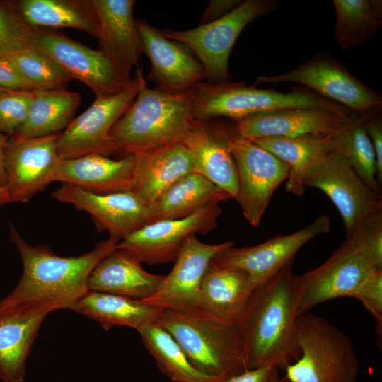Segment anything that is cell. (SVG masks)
I'll use <instances>...</instances> for the list:
<instances>
[{
    "label": "cell",
    "instance_id": "cell-46",
    "mask_svg": "<svg viewBox=\"0 0 382 382\" xmlns=\"http://www.w3.org/2000/svg\"><path fill=\"white\" fill-rule=\"evenodd\" d=\"M279 369L275 367L270 377V382H291L285 376H281Z\"/></svg>",
    "mask_w": 382,
    "mask_h": 382
},
{
    "label": "cell",
    "instance_id": "cell-5",
    "mask_svg": "<svg viewBox=\"0 0 382 382\" xmlns=\"http://www.w3.org/2000/svg\"><path fill=\"white\" fill-rule=\"evenodd\" d=\"M193 119L209 121L219 117L239 120L256 113L291 108L330 110L347 116L350 111L306 90L289 93L260 89L244 82L199 83L192 89Z\"/></svg>",
    "mask_w": 382,
    "mask_h": 382
},
{
    "label": "cell",
    "instance_id": "cell-6",
    "mask_svg": "<svg viewBox=\"0 0 382 382\" xmlns=\"http://www.w3.org/2000/svg\"><path fill=\"white\" fill-rule=\"evenodd\" d=\"M300 357L284 369L291 382H357L359 363L348 336L306 312L296 319Z\"/></svg>",
    "mask_w": 382,
    "mask_h": 382
},
{
    "label": "cell",
    "instance_id": "cell-25",
    "mask_svg": "<svg viewBox=\"0 0 382 382\" xmlns=\"http://www.w3.org/2000/svg\"><path fill=\"white\" fill-rule=\"evenodd\" d=\"M132 190L147 205L184 176L195 173L192 156L182 142L134 154Z\"/></svg>",
    "mask_w": 382,
    "mask_h": 382
},
{
    "label": "cell",
    "instance_id": "cell-35",
    "mask_svg": "<svg viewBox=\"0 0 382 382\" xmlns=\"http://www.w3.org/2000/svg\"><path fill=\"white\" fill-rule=\"evenodd\" d=\"M335 40L341 49L361 45L382 26L381 0H333Z\"/></svg>",
    "mask_w": 382,
    "mask_h": 382
},
{
    "label": "cell",
    "instance_id": "cell-26",
    "mask_svg": "<svg viewBox=\"0 0 382 382\" xmlns=\"http://www.w3.org/2000/svg\"><path fill=\"white\" fill-rule=\"evenodd\" d=\"M164 277L146 272L140 262L116 248L93 270L88 289L144 300L156 291Z\"/></svg>",
    "mask_w": 382,
    "mask_h": 382
},
{
    "label": "cell",
    "instance_id": "cell-24",
    "mask_svg": "<svg viewBox=\"0 0 382 382\" xmlns=\"http://www.w3.org/2000/svg\"><path fill=\"white\" fill-rule=\"evenodd\" d=\"M135 155L114 160L100 154L61 159L54 182L69 183L96 194L132 190Z\"/></svg>",
    "mask_w": 382,
    "mask_h": 382
},
{
    "label": "cell",
    "instance_id": "cell-15",
    "mask_svg": "<svg viewBox=\"0 0 382 382\" xmlns=\"http://www.w3.org/2000/svg\"><path fill=\"white\" fill-rule=\"evenodd\" d=\"M330 231V219L320 215L306 227L287 235H278L253 246L228 248L216 255L215 265L245 272L254 289L283 268L292 265L300 248L312 238Z\"/></svg>",
    "mask_w": 382,
    "mask_h": 382
},
{
    "label": "cell",
    "instance_id": "cell-20",
    "mask_svg": "<svg viewBox=\"0 0 382 382\" xmlns=\"http://www.w3.org/2000/svg\"><path fill=\"white\" fill-rule=\"evenodd\" d=\"M347 116L321 108H285L234 120L233 129L237 137L250 141L269 137L328 135L338 129Z\"/></svg>",
    "mask_w": 382,
    "mask_h": 382
},
{
    "label": "cell",
    "instance_id": "cell-23",
    "mask_svg": "<svg viewBox=\"0 0 382 382\" xmlns=\"http://www.w3.org/2000/svg\"><path fill=\"white\" fill-rule=\"evenodd\" d=\"M54 310L45 305H26L0 313V378L22 382L26 359L46 316Z\"/></svg>",
    "mask_w": 382,
    "mask_h": 382
},
{
    "label": "cell",
    "instance_id": "cell-13",
    "mask_svg": "<svg viewBox=\"0 0 382 382\" xmlns=\"http://www.w3.org/2000/svg\"><path fill=\"white\" fill-rule=\"evenodd\" d=\"M238 173L236 199L249 224L258 226L276 188L286 180L289 166L253 141L233 133L229 141Z\"/></svg>",
    "mask_w": 382,
    "mask_h": 382
},
{
    "label": "cell",
    "instance_id": "cell-12",
    "mask_svg": "<svg viewBox=\"0 0 382 382\" xmlns=\"http://www.w3.org/2000/svg\"><path fill=\"white\" fill-rule=\"evenodd\" d=\"M32 42L71 79L87 86L96 98L115 94L133 79L123 74L100 50L44 28H33Z\"/></svg>",
    "mask_w": 382,
    "mask_h": 382
},
{
    "label": "cell",
    "instance_id": "cell-40",
    "mask_svg": "<svg viewBox=\"0 0 382 382\" xmlns=\"http://www.w3.org/2000/svg\"><path fill=\"white\" fill-rule=\"evenodd\" d=\"M349 236L376 267L382 269V216L362 223Z\"/></svg>",
    "mask_w": 382,
    "mask_h": 382
},
{
    "label": "cell",
    "instance_id": "cell-34",
    "mask_svg": "<svg viewBox=\"0 0 382 382\" xmlns=\"http://www.w3.org/2000/svg\"><path fill=\"white\" fill-rule=\"evenodd\" d=\"M138 332L158 369L173 382H224L197 370L172 335L155 322Z\"/></svg>",
    "mask_w": 382,
    "mask_h": 382
},
{
    "label": "cell",
    "instance_id": "cell-3",
    "mask_svg": "<svg viewBox=\"0 0 382 382\" xmlns=\"http://www.w3.org/2000/svg\"><path fill=\"white\" fill-rule=\"evenodd\" d=\"M156 323L166 330L199 372L223 381L248 370L237 322L202 308L162 309Z\"/></svg>",
    "mask_w": 382,
    "mask_h": 382
},
{
    "label": "cell",
    "instance_id": "cell-47",
    "mask_svg": "<svg viewBox=\"0 0 382 382\" xmlns=\"http://www.w3.org/2000/svg\"><path fill=\"white\" fill-rule=\"evenodd\" d=\"M9 203V198L5 187L0 185V207Z\"/></svg>",
    "mask_w": 382,
    "mask_h": 382
},
{
    "label": "cell",
    "instance_id": "cell-28",
    "mask_svg": "<svg viewBox=\"0 0 382 382\" xmlns=\"http://www.w3.org/2000/svg\"><path fill=\"white\" fill-rule=\"evenodd\" d=\"M253 288L245 272L209 264L201 286V306L214 316L237 322Z\"/></svg>",
    "mask_w": 382,
    "mask_h": 382
},
{
    "label": "cell",
    "instance_id": "cell-27",
    "mask_svg": "<svg viewBox=\"0 0 382 382\" xmlns=\"http://www.w3.org/2000/svg\"><path fill=\"white\" fill-rule=\"evenodd\" d=\"M231 199L228 193L211 181L197 173H192L178 180L146 205L148 224L183 219L211 203Z\"/></svg>",
    "mask_w": 382,
    "mask_h": 382
},
{
    "label": "cell",
    "instance_id": "cell-14",
    "mask_svg": "<svg viewBox=\"0 0 382 382\" xmlns=\"http://www.w3.org/2000/svg\"><path fill=\"white\" fill-rule=\"evenodd\" d=\"M60 133V132H59ZM59 133L42 137H8L4 157L9 203H25L54 182L60 161Z\"/></svg>",
    "mask_w": 382,
    "mask_h": 382
},
{
    "label": "cell",
    "instance_id": "cell-16",
    "mask_svg": "<svg viewBox=\"0 0 382 382\" xmlns=\"http://www.w3.org/2000/svg\"><path fill=\"white\" fill-rule=\"evenodd\" d=\"M221 213L219 203L214 202L183 219L147 224L119 241L117 248L141 263L175 262L185 239L215 228Z\"/></svg>",
    "mask_w": 382,
    "mask_h": 382
},
{
    "label": "cell",
    "instance_id": "cell-19",
    "mask_svg": "<svg viewBox=\"0 0 382 382\" xmlns=\"http://www.w3.org/2000/svg\"><path fill=\"white\" fill-rule=\"evenodd\" d=\"M142 52L149 59L148 78L156 88L178 93L193 88L206 79L204 69L185 45L166 38L147 21L135 18Z\"/></svg>",
    "mask_w": 382,
    "mask_h": 382
},
{
    "label": "cell",
    "instance_id": "cell-11",
    "mask_svg": "<svg viewBox=\"0 0 382 382\" xmlns=\"http://www.w3.org/2000/svg\"><path fill=\"white\" fill-rule=\"evenodd\" d=\"M304 187L325 193L338 209L346 237L360 224L382 216V199L339 154L331 151L308 172Z\"/></svg>",
    "mask_w": 382,
    "mask_h": 382
},
{
    "label": "cell",
    "instance_id": "cell-43",
    "mask_svg": "<svg viewBox=\"0 0 382 382\" xmlns=\"http://www.w3.org/2000/svg\"><path fill=\"white\" fill-rule=\"evenodd\" d=\"M243 1L241 0H212L203 13L201 25L214 21L228 14Z\"/></svg>",
    "mask_w": 382,
    "mask_h": 382
},
{
    "label": "cell",
    "instance_id": "cell-4",
    "mask_svg": "<svg viewBox=\"0 0 382 382\" xmlns=\"http://www.w3.org/2000/svg\"><path fill=\"white\" fill-rule=\"evenodd\" d=\"M192 89L170 93L149 88L144 81L110 131L119 151L125 156L182 142L194 120Z\"/></svg>",
    "mask_w": 382,
    "mask_h": 382
},
{
    "label": "cell",
    "instance_id": "cell-29",
    "mask_svg": "<svg viewBox=\"0 0 382 382\" xmlns=\"http://www.w3.org/2000/svg\"><path fill=\"white\" fill-rule=\"evenodd\" d=\"M289 166L285 190L303 195L304 180L311 168L332 151V134L294 138L269 137L252 140Z\"/></svg>",
    "mask_w": 382,
    "mask_h": 382
},
{
    "label": "cell",
    "instance_id": "cell-21",
    "mask_svg": "<svg viewBox=\"0 0 382 382\" xmlns=\"http://www.w3.org/2000/svg\"><path fill=\"white\" fill-rule=\"evenodd\" d=\"M233 125L193 120L182 141L190 153L197 173L235 199L238 173L229 141Z\"/></svg>",
    "mask_w": 382,
    "mask_h": 382
},
{
    "label": "cell",
    "instance_id": "cell-41",
    "mask_svg": "<svg viewBox=\"0 0 382 382\" xmlns=\"http://www.w3.org/2000/svg\"><path fill=\"white\" fill-rule=\"evenodd\" d=\"M0 88L15 91L36 90L12 62L3 57H0Z\"/></svg>",
    "mask_w": 382,
    "mask_h": 382
},
{
    "label": "cell",
    "instance_id": "cell-32",
    "mask_svg": "<svg viewBox=\"0 0 382 382\" xmlns=\"http://www.w3.org/2000/svg\"><path fill=\"white\" fill-rule=\"evenodd\" d=\"M81 103L77 92L65 88L34 90L26 119L15 134L36 137L59 133L73 120Z\"/></svg>",
    "mask_w": 382,
    "mask_h": 382
},
{
    "label": "cell",
    "instance_id": "cell-2",
    "mask_svg": "<svg viewBox=\"0 0 382 382\" xmlns=\"http://www.w3.org/2000/svg\"><path fill=\"white\" fill-rule=\"evenodd\" d=\"M291 266L253 289L238 320L248 369H285L301 356Z\"/></svg>",
    "mask_w": 382,
    "mask_h": 382
},
{
    "label": "cell",
    "instance_id": "cell-9",
    "mask_svg": "<svg viewBox=\"0 0 382 382\" xmlns=\"http://www.w3.org/2000/svg\"><path fill=\"white\" fill-rule=\"evenodd\" d=\"M378 270L351 236L346 237L322 265L294 275L295 313L298 316L314 306L339 297H352L360 284Z\"/></svg>",
    "mask_w": 382,
    "mask_h": 382
},
{
    "label": "cell",
    "instance_id": "cell-42",
    "mask_svg": "<svg viewBox=\"0 0 382 382\" xmlns=\"http://www.w3.org/2000/svg\"><path fill=\"white\" fill-rule=\"evenodd\" d=\"M364 127L373 146L376 161V180H382V120L376 112L363 114Z\"/></svg>",
    "mask_w": 382,
    "mask_h": 382
},
{
    "label": "cell",
    "instance_id": "cell-48",
    "mask_svg": "<svg viewBox=\"0 0 382 382\" xmlns=\"http://www.w3.org/2000/svg\"><path fill=\"white\" fill-rule=\"evenodd\" d=\"M6 91H8V90L0 88V93L5 92Z\"/></svg>",
    "mask_w": 382,
    "mask_h": 382
},
{
    "label": "cell",
    "instance_id": "cell-1",
    "mask_svg": "<svg viewBox=\"0 0 382 382\" xmlns=\"http://www.w3.org/2000/svg\"><path fill=\"white\" fill-rule=\"evenodd\" d=\"M9 238L20 253L23 270L15 289L0 300V313L26 305L72 310L89 291L88 279L93 270L119 243L109 236L90 252L77 257H62L48 246L28 244L12 224Z\"/></svg>",
    "mask_w": 382,
    "mask_h": 382
},
{
    "label": "cell",
    "instance_id": "cell-38",
    "mask_svg": "<svg viewBox=\"0 0 382 382\" xmlns=\"http://www.w3.org/2000/svg\"><path fill=\"white\" fill-rule=\"evenodd\" d=\"M33 91H6L0 93V132L14 134L25 122Z\"/></svg>",
    "mask_w": 382,
    "mask_h": 382
},
{
    "label": "cell",
    "instance_id": "cell-33",
    "mask_svg": "<svg viewBox=\"0 0 382 382\" xmlns=\"http://www.w3.org/2000/svg\"><path fill=\"white\" fill-rule=\"evenodd\" d=\"M332 151L341 155L360 178L379 193L375 153L364 127L363 114L351 112L332 133Z\"/></svg>",
    "mask_w": 382,
    "mask_h": 382
},
{
    "label": "cell",
    "instance_id": "cell-36",
    "mask_svg": "<svg viewBox=\"0 0 382 382\" xmlns=\"http://www.w3.org/2000/svg\"><path fill=\"white\" fill-rule=\"evenodd\" d=\"M3 57L8 59L35 89L65 88L72 79L30 38L22 41Z\"/></svg>",
    "mask_w": 382,
    "mask_h": 382
},
{
    "label": "cell",
    "instance_id": "cell-45",
    "mask_svg": "<svg viewBox=\"0 0 382 382\" xmlns=\"http://www.w3.org/2000/svg\"><path fill=\"white\" fill-rule=\"evenodd\" d=\"M8 136L0 132V185L5 187L6 175L4 166V149Z\"/></svg>",
    "mask_w": 382,
    "mask_h": 382
},
{
    "label": "cell",
    "instance_id": "cell-8",
    "mask_svg": "<svg viewBox=\"0 0 382 382\" xmlns=\"http://www.w3.org/2000/svg\"><path fill=\"white\" fill-rule=\"evenodd\" d=\"M144 81L141 67L137 66L129 86L115 94L96 98L88 109L74 117L59 134L57 148L60 159L89 154L108 156L118 152L110 131L134 102Z\"/></svg>",
    "mask_w": 382,
    "mask_h": 382
},
{
    "label": "cell",
    "instance_id": "cell-10",
    "mask_svg": "<svg viewBox=\"0 0 382 382\" xmlns=\"http://www.w3.org/2000/svg\"><path fill=\"white\" fill-rule=\"evenodd\" d=\"M296 83L312 89L318 95L347 108L352 112L364 114L379 110L382 97L354 75L330 54L319 52L286 73L260 76V83Z\"/></svg>",
    "mask_w": 382,
    "mask_h": 382
},
{
    "label": "cell",
    "instance_id": "cell-7",
    "mask_svg": "<svg viewBox=\"0 0 382 382\" xmlns=\"http://www.w3.org/2000/svg\"><path fill=\"white\" fill-rule=\"evenodd\" d=\"M278 8L274 0H246L221 18L186 30L161 33L187 47L202 64L209 83L231 82L228 59L240 33L250 23Z\"/></svg>",
    "mask_w": 382,
    "mask_h": 382
},
{
    "label": "cell",
    "instance_id": "cell-31",
    "mask_svg": "<svg viewBox=\"0 0 382 382\" xmlns=\"http://www.w3.org/2000/svg\"><path fill=\"white\" fill-rule=\"evenodd\" d=\"M17 9L30 27L71 28L97 38L99 23L89 0H17Z\"/></svg>",
    "mask_w": 382,
    "mask_h": 382
},
{
    "label": "cell",
    "instance_id": "cell-22",
    "mask_svg": "<svg viewBox=\"0 0 382 382\" xmlns=\"http://www.w3.org/2000/svg\"><path fill=\"white\" fill-rule=\"evenodd\" d=\"M99 23V50L125 76L138 66L142 47L133 17L134 0H89Z\"/></svg>",
    "mask_w": 382,
    "mask_h": 382
},
{
    "label": "cell",
    "instance_id": "cell-37",
    "mask_svg": "<svg viewBox=\"0 0 382 382\" xmlns=\"http://www.w3.org/2000/svg\"><path fill=\"white\" fill-rule=\"evenodd\" d=\"M32 30L21 18L15 1H0V57L28 39Z\"/></svg>",
    "mask_w": 382,
    "mask_h": 382
},
{
    "label": "cell",
    "instance_id": "cell-17",
    "mask_svg": "<svg viewBox=\"0 0 382 382\" xmlns=\"http://www.w3.org/2000/svg\"><path fill=\"white\" fill-rule=\"evenodd\" d=\"M196 235L185 239L170 273L143 302L161 309L200 308L202 283L209 264L219 253L233 246L234 242L206 244Z\"/></svg>",
    "mask_w": 382,
    "mask_h": 382
},
{
    "label": "cell",
    "instance_id": "cell-18",
    "mask_svg": "<svg viewBox=\"0 0 382 382\" xmlns=\"http://www.w3.org/2000/svg\"><path fill=\"white\" fill-rule=\"evenodd\" d=\"M52 196L90 214L98 231H108L119 241L148 224L146 204L132 190L96 194L62 183Z\"/></svg>",
    "mask_w": 382,
    "mask_h": 382
},
{
    "label": "cell",
    "instance_id": "cell-44",
    "mask_svg": "<svg viewBox=\"0 0 382 382\" xmlns=\"http://www.w3.org/2000/svg\"><path fill=\"white\" fill-rule=\"evenodd\" d=\"M275 367L277 366H267L248 369L242 374L228 378L224 382H270Z\"/></svg>",
    "mask_w": 382,
    "mask_h": 382
},
{
    "label": "cell",
    "instance_id": "cell-30",
    "mask_svg": "<svg viewBox=\"0 0 382 382\" xmlns=\"http://www.w3.org/2000/svg\"><path fill=\"white\" fill-rule=\"evenodd\" d=\"M73 311L98 322L105 330L125 326L139 330L154 323L162 309L141 300L89 290L74 305Z\"/></svg>",
    "mask_w": 382,
    "mask_h": 382
},
{
    "label": "cell",
    "instance_id": "cell-39",
    "mask_svg": "<svg viewBox=\"0 0 382 382\" xmlns=\"http://www.w3.org/2000/svg\"><path fill=\"white\" fill-rule=\"evenodd\" d=\"M376 320L378 340H381L382 330V270H378L367 277L353 293Z\"/></svg>",
    "mask_w": 382,
    "mask_h": 382
}]
</instances>
